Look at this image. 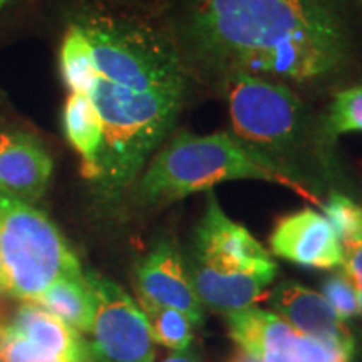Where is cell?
Masks as SVG:
<instances>
[{"label": "cell", "mask_w": 362, "mask_h": 362, "mask_svg": "<svg viewBox=\"0 0 362 362\" xmlns=\"http://www.w3.org/2000/svg\"><path fill=\"white\" fill-rule=\"evenodd\" d=\"M57 66L101 123L93 183L116 200L175 129L192 90L178 45L161 17L86 2L71 13Z\"/></svg>", "instance_id": "1"}, {"label": "cell", "mask_w": 362, "mask_h": 362, "mask_svg": "<svg viewBox=\"0 0 362 362\" xmlns=\"http://www.w3.org/2000/svg\"><path fill=\"white\" fill-rule=\"evenodd\" d=\"M161 21L193 83L216 94L237 74L315 94L354 57L346 0H165Z\"/></svg>", "instance_id": "2"}, {"label": "cell", "mask_w": 362, "mask_h": 362, "mask_svg": "<svg viewBox=\"0 0 362 362\" xmlns=\"http://www.w3.org/2000/svg\"><path fill=\"white\" fill-rule=\"evenodd\" d=\"M220 96L228 107L232 134L314 194L307 173L315 170V160L324 165L332 139L305 98L280 81L252 74L233 76Z\"/></svg>", "instance_id": "3"}, {"label": "cell", "mask_w": 362, "mask_h": 362, "mask_svg": "<svg viewBox=\"0 0 362 362\" xmlns=\"http://www.w3.org/2000/svg\"><path fill=\"white\" fill-rule=\"evenodd\" d=\"M230 180L270 181L317 202L235 134L198 136L188 131L171 136L153 155L136 183V202L143 206H166Z\"/></svg>", "instance_id": "4"}, {"label": "cell", "mask_w": 362, "mask_h": 362, "mask_svg": "<svg viewBox=\"0 0 362 362\" xmlns=\"http://www.w3.org/2000/svg\"><path fill=\"white\" fill-rule=\"evenodd\" d=\"M0 250L8 293L34 302L62 277L83 275L81 264L61 230L34 205L0 189Z\"/></svg>", "instance_id": "5"}, {"label": "cell", "mask_w": 362, "mask_h": 362, "mask_svg": "<svg viewBox=\"0 0 362 362\" xmlns=\"http://www.w3.org/2000/svg\"><path fill=\"white\" fill-rule=\"evenodd\" d=\"M84 279L96 304L90 357L96 362H155V341L141 307L96 272H88Z\"/></svg>", "instance_id": "6"}, {"label": "cell", "mask_w": 362, "mask_h": 362, "mask_svg": "<svg viewBox=\"0 0 362 362\" xmlns=\"http://www.w3.org/2000/svg\"><path fill=\"white\" fill-rule=\"evenodd\" d=\"M230 336L259 362H351L325 344L307 337L272 312L247 307L225 314Z\"/></svg>", "instance_id": "7"}, {"label": "cell", "mask_w": 362, "mask_h": 362, "mask_svg": "<svg viewBox=\"0 0 362 362\" xmlns=\"http://www.w3.org/2000/svg\"><path fill=\"white\" fill-rule=\"evenodd\" d=\"M188 259L225 274L277 272L270 253L252 237L245 226L235 223L221 210L214 192L193 233Z\"/></svg>", "instance_id": "8"}, {"label": "cell", "mask_w": 362, "mask_h": 362, "mask_svg": "<svg viewBox=\"0 0 362 362\" xmlns=\"http://www.w3.org/2000/svg\"><path fill=\"white\" fill-rule=\"evenodd\" d=\"M136 288L141 300L183 312L193 324L205 322L203 304L187 274L183 257L168 238H161L136 265Z\"/></svg>", "instance_id": "9"}, {"label": "cell", "mask_w": 362, "mask_h": 362, "mask_svg": "<svg viewBox=\"0 0 362 362\" xmlns=\"http://www.w3.org/2000/svg\"><path fill=\"white\" fill-rule=\"evenodd\" d=\"M270 247L277 257L312 269H336L344 264L336 230L312 208L282 216L270 235Z\"/></svg>", "instance_id": "10"}, {"label": "cell", "mask_w": 362, "mask_h": 362, "mask_svg": "<svg viewBox=\"0 0 362 362\" xmlns=\"http://www.w3.org/2000/svg\"><path fill=\"white\" fill-rule=\"evenodd\" d=\"M270 304L275 314L304 336L349 357L354 356V339L349 329L320 293L300 284L284 282L274 288Z\"/></svg>", "instance_id": "11"}, {"label": "cell", "mask_w": 362, "mask_h": 362, "mask_svg": "<svg viewBox=\"0 0 362 362\" xmlns=\"http://www.w3.org/2000/svg\"><path fill=\"white\" fill-rule=\"evenodd\" d=\"M52 158L37 136L22 129H0V189L34 205L47 192Z\"/></svg>", "instance_id": "12"}, {"label": "cell", "mask_w": 362, "mask_h": 362, "mask_svg": "<svg viewBox=\"0 0 362 362\" xmlns=\"http://www.w3.org/2000/svg\"><path fill=\"white\" fill-rule=\"evenodd\" d=\"M183 262L189 282L202 304L223 314L252 307L277 275V272L225 274L208 269L188 257Z\"/></svg>", "instance_id": "13"}, {"label": "cell", "mask_w": 362, "mask_h": 362, "mask_svg": "<svg viewBox=\"0 0 362 362\" xmlns=\"http://www.w3.org/2000/svg\"><path fill=\"white\" fill-rule=\"evenodd\" d=\"M12 327L35 346L66 362H89V346L76 329L34 302H25L12 319Z\"/></svg>", "instance_id": "14"}, {"label": "cell", "mask_w": 362, "mask_h": 362, "mask_svg": "<svg viewBox=\"0 0 362 362\" xmlns=\"http://www.w3.org/2000/svg\"><path fill=\"white\" fill-rule=\"evenodd\" d=\"M61 124L67 143L81 158L84 178L94 181L103 144V131L96 112L83 94L69 93L62 106Z\"/></svg>", "instance_id": "15"}, {"label": "cell", "mask_w": 362, "mask_h": 362, "mask_svg": "<svg viewBox=\"0 0 362 362\" xmlns=\"http://www.w3.org/2000/svg\"><path fill=\"white\" fill-rule=\"evenodd\" d=\"M34 304L44 307L78 332L89 334L93 329L96 304L84 274L56 280L35 298Z\"/></svg>", "instance_id": "16"}, {"label": "cell", "mask_w": 362, "mask_h": 362, "mask_svg": "<svg viewBox=\"0 0 362 362\" xmlns=\"http://www.w3.org/2000/svg\"><path fill=\"white\" fill-rule=\"evenodd\" d=\"M144 315H146L153 341L168 347L173 352L187 351L193 342V329L197 325L183 312L151 304L139 298Z\"/></svg>", "instance_id": "17"}, {"label": "cell", "mask_w": 362, "mask_h": 362, "mask_svg": "<svg viewBox=\"0 0 362 362\" xmlns=\"http://www.w3.org/2000/svg\"><path fill=\"white\" fill-rule=\"evenodd\" d=\"M322 119L325 133L332 141L339 134L362 131V86L339 90Z\"/></svg>", "instance_id": "18"}, {"label": "cell", "mask_w": 362, "mask_h": 362, "mask_svg": "<svg viewBox=\"0 0 362 362\" xmlns=\"http://www.w3.org/2000/svg\"><path fill=\"white\" fill-rule=\"evenodd\" d=\"M324 214L339 242L344 243L362 235V208L342 193H332L324 203Z\"/></svg>", "instance_id": "19"}, {"label": "cell", "mask_w": 362, "mask_h": 362, "mask_svg": "<svg viewBox=\"0 0 362 362\" xmlns=\"http://www.w3.org/2000/svg\"><path fill=\"white\" fill-rule=\"evenodd\" d=\"M0 362H66L49 354L12 325L0 324Z\"/></svg>", "instance_id": "20"}, {"label": "cell", "mask_w": 362, "mask_h": 362, "mask_svg": "<svg viewBox=\"0 0 362 362\" xmlns=\"http://www.w3.org/2000/svg\"><path fill=\"white\" fill-rule=\"evenodd\" d=\"M322 297L342 320L352 319L359 314L357 288L346 272H337L324 280Z\"/></svg>", "instance_id": "21"}, {"label": "cell", "mask_w": 362, "mask_h": 362, "mask_svg": "<svg viewBox=\"0 0 362 362\" xmlns=\"http://www.w3.org/2000/svg\"><path fill=\"white\" fill-rule=\"evenodd\" d=\"M344 253V272L354 282L359 296V314H362V235L341 243Z\"/></svg>", "instance_id": "22"}, {"label": "cell", "mask_w": 362, "mask_h": 362, "mask_svg": "<svg viewBox=\"0 0 362 362\" xmlns=\"http://www.w3.org/2000/svg\"><path fill=\"white\" fill-rule=\"evenodd\" d=\"M89 2L116 8V11H129L156 17H161L163 7H165V0H89Z\"/></svg>", "instance_id": "23"}, {"label": "cell", "mask_w": 362, "mask_h": 362, "mask_svg": "<svg viewBox=\"0 0 362 362\" xmlns=\"http://www.w3.org/2000/svg\"><path fill=\"white\" fill-rule=\"evenodd\" d=\"M163 362H202L200 357L193 352L187 351H181V352H171L170 356H166Z\"/></svg>", "instance_id": "24"}, {"label": "cell", "mask_w": 362, "mask_h": 362, "mask_svg": "<svg viewBox=\"0 0 362 362\" xmlns=\"http://www.w3.org/2000/svg\"><path fill=\"white\" fill-rule=\"evenodd\" d=\"M0 293H8V280H7L6 265H4V259H2V250H0Z\"/></svg>", "instance_id": "25"}, {"label": "cell", "mask_w": 362, "mask_h": 362, "mask_svg": "<svg viewBox=\"0 0 362 362\" xmlns=\"http://www.w3.org/2000/svg\"><path fill=\"white\" fill-rule=\"evenodd\" d=\"M228 362H259V361H255L247 351H243L242 347H238V349L233 352V356L230 357Z\"/></svg>", "instance_id": "26"}, {"label": "cell", "mask_w": 362, "mask_h": 362, "mask_svg": "<svg viewBox=\"0 0 362 362\" xmlns=\"http://www.w3.org/2000/svg\"><path fill=\"white\" fill-rule=\"evenodd\" d=\"M11 2V0H0V8H2L4 6H6V4H8Z\"/></svg>", "instance_id": "27"}]
</instances>
